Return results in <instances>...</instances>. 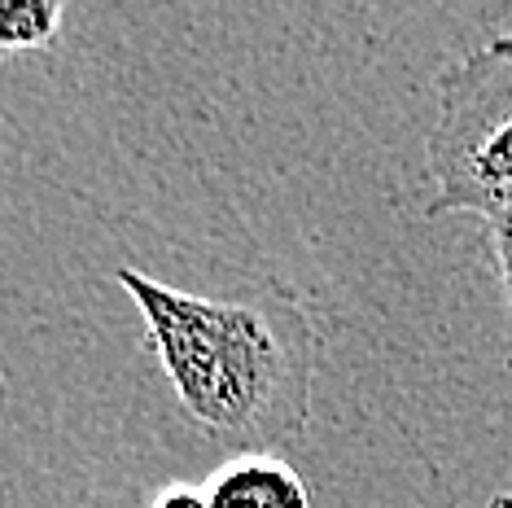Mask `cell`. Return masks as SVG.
<instances>
[{
  "mask_svg": "<svg viewBox=\"0 0 512 508\" xmlns=\"http://www.w3.org/2000/svg\"><path fill=\"white\" fill-rule=\"evenodd\" d=\"M184 417L224 452H281L311 421L320 329L289 285L237 298L189 294L136 268H114Z\"/></svg>",
  "mask_w": 512,
  "mask_h": 508,
  "instance_id": "6da1fadb",
  "label": "cell"
},
{
  "mask_svg": "<svg viewBox=\"0 0 512 508\" xmlns=\"http://www.w3.org/2000/svg\"><path fill=\"white\" fill-rule=\"evenodd\" d=\"M5 395H9V386H5V377H0V408H5Z\"/></svg>",
  "mask_w": 512,
  "mask_h": 508,
  "instance_id": "ba28073f",
  "label": "cell"
},
{
  "mask_svg": "<svg viewBox=\"0 0 512 508\" xmlns=\"http://www.w3.org/2000/svg\"><path fill=\"white\" fill-rule=\"evenodd\" d=\"M202 487L211 508H316L307 478L276 452L228 456Z\"/></svg>",
  "mask_w": 512,
  "mask_h": 508,
  "instance_id": "3957f363",
  "label": "cell"
},
{
  "mask_svg": "<svg viewBox=\"0 0 512 508\" xmlns=\"http://www.w3.org/2000/svg\"><path fill=\"white\" fill-rule=\"evenodd\" d=\"M62 0H0V66L14 57L49 53L62 40Z\"/></svg>",
  "mask_w": 512,
  "mask_h": 508,
  "instance_id": "277c9868",
  "label": "cell"
},
{
  "mask_svg": "<svg viewBox=\"0 0 512 508\" xmlns=\"http://www.w3.org/2000/svg\"><path fill=\"white\" fill-rule=\"evenodd\" d=\"M486 233H491L499 281H504V298H508V325H512V215L491 219V224H486ZM508 368H512V346H508Z\"/></svg>",
  "mask_w": 512,
  "mask_h": 508,
  "instance_id": "5b68a950",
  "label": "cell"
},
{
  "mask_svg": "<svg viewBox=\"0 0 512 508\" xmlns=\"http://www.w3.org/2000/svg\"><path fill=\"white\" fill-rule=\"evenodd\" d=\"M429 215H512V36H491L438 75V119L425 141Z\"/></svg>",
  "mask_w": 512,
  "mask_h": 508,
  "instance_id": "7a4b0ae2",
  "label": "cell"
},
{
  "mask_svg": "<svg viewBox=\"0 0 512 508\" xmlns=\"http://www.w3.org/2000/svg\"><path fill=\"white\" fill-rule=\"evenodd\" d=\"M149 508H211L202 482H167V487L154 491Z\"/></svg>",
  "mask_w": 512,
  "mask_h": 508,
  "instance_id": "8992f818",
  "label": "cell"
},
{
  "mask_svg": "<svg viewBox=\"0 0 512 508\" xmlns=\"http://www.w3.org/2000/svg\"><path fill=\"white\" fill-rule=\"evenodd\" d=\"M491 508H512V487H508L504 495H499V500H491Z\"/></svg>",
  "mask_w": 512,
  "mask_h": 508,
  "instance_id": "52a82bcc",
  "label": "cell"
}]
</instances>
